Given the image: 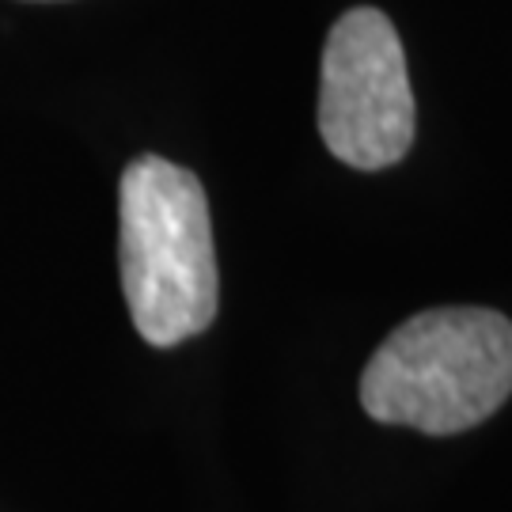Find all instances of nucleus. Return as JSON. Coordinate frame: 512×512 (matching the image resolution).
Here are the masks:
<instances>
[{
  "label": "nucleus",
  "instance_id": "nucleus-1",
  "mask_svg": "<svg viewBox=\"0 0 512 512\" xmlns=\"http://www.w3.org/2000/svg\"><path fill=\"white\" fill-rule=\"evenodd\" d=\"M118 262L133 327L171 349L217 319V251L194 171L137 156L118 183Z\"/></svg>",
  "mask_w": 512,
  "mask_h": 512
},
{
  "label": "nucleus",
  "instance_id": "nucleus-2",
  "mask_svg": "<svg viewBox=\"0 0 512 512\" xmlns=\"http://www.w3.org/2000/svg\"><path fill=\"white\" fill-rule=\"evenodd\" d=\"M512 395V323L490 308H433L406 319L365 365L361 406L429 437L475 429Z\"/></svg>",
  "mask_w": 512,
  "mask_h": 512
},
{
  "label": "nucleus",
  "instance_id": "nucleus-3",
  "mask_svg": "<svg viewBox=\"0 0 512 512\" xmlns=\"http://www.w3.org/2000/svg\"><path fill=\"white\" fill-rule=\"evenodd\" d=\"M319 133L342 164L380 171L414 145V92L403 42L380 8H353L330 27L319 84Z\"/></svg>",
  "mask_w": 512,
  "mask_h": 512
}]
</instances>
